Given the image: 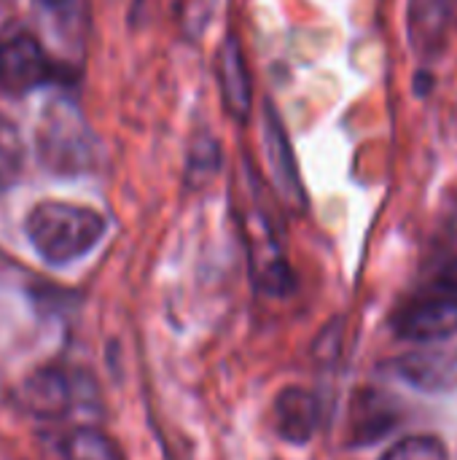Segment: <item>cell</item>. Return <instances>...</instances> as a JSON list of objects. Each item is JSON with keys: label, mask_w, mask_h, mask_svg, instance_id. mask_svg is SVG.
Returning <instances> with one entry per match:
<instances>
[{"label": "cell", "mask_w": 457, "mask_h": 460, "mask_svg": "<svg viewBox=\"0 0 457 460\" xmlns=\"http://www.w3.org/2000/svg\"><path fill=\"white\" fill-rule=\"evenodd\" d=\"M105 218L83 205L46 199L24 218V234L32 251L54 267H65L86 256L105 234Z\"/></svg>", "instance_id": "obj_1"}, {"label": "cell", "mask_w": 457, "mask_h": 460, "mask_svg": "<svg viewBox=\"0 0 457 460\" xmlns=\"http://www.w3.org/2000/svg\"><path fill=\"white\" fill-rule=\"evenodd\" d=\"M457 0H412L409 3V40L420 57H436L447 46L455 22Z\"/></svg>", "instance_id": "obj_12"}, {"label": "cell", "mask_w": 457, "mask_h": 460, "mask_svg": "<svg viewBox=\"0 0 457 460\" xmlns=\"http://www.w3.org/2000/svg\"><path fill=\"white\" fill-rule=\"evenodd\" d=\"M24 167V143L11 119L0 113V194H5L19 178Z\"/></svg>", "instance_id": "obj_15"}, {"label": "cell", "mask_w": 457, "mask_h": 460, "mask_svg": "<svg viewBox=\"0 0 457 460\" xmlns=\"http://www.w3.org/2000/svg\"><path fill=\"white\" fill-rule=\"evenodd\" d=\"M38 162L59 178L89 175L100 162V143L83 113L65 97L51 100L35 129Z\"/></svg>", "instance_id": "obj_2"}, {"label": "cell", "mask_w": 457, "mask_h": 460, "mask_svg": "<svg viewBox=\"0 0 457 460\" xmlns=\"http://www.w3.org/2000/svg\"><path fill=\"white\" fill-rule=\"evenodd\" d=\"M218 164H221V148L215 146V140L199 137L197 146L191 148V156H189V175L197 178V183H202L210 175H215Z\"/></svg>", "instance_id": "obj_17"}, {"label": "cell", "mask_w": 457, "mask_h": 460, "mask_svg": "<svg viewBox=\"0 0 457 460\" xmlns=\"http://www.w3.org/2000/svg\"><path fill=\"white\" fill-rule=\"evenodd\" d=\"M32 11L46 43H51L62 54L83 51L89 30L86 0H32Z\"/></svg>", "instance_id": "obj_9"}, {"label": "cell", "mask_w": 457, "mask_h": 460, "mask_svg": "<svg viewBox=\"0 0 457 460\" xmlns=\"http://www.w3.org/2000/svg\"><path fill=\"white\" fill-rule=\"evenodd\" d=\"M215 0H180V24L189 35H202L213 16Z\"/></svg>", "instance_id": "obj_18"}, {"label": "cell", "mask_w": 457, "mask_h": 460, "mask_svg": "<svg viewBox=\"0 0 457 460\" xmlns=\"http://www.w3.org/2000/svg\"><path fill=\"white\" fill-rule=\"evenodd\" d=\"M393 372L409 388L431 396H444L457 391V350L455 348H423L404 353L393 361Z\"/></svg>", "instance_id": "obj_6"}, {"label": "cell", "mask_w": 457, "mask_h": 460, "mask_svg": "<svg viewBox=\"0 0 457 460\" xmlns=\"http://www.w3.org/2000/svg\"><path fill=\"white\" fill-rule=\"evenodd\" d=\"M51 78V62L38 35L24 27L0 32V92L22 97Z\"/></svg>", "instance_id": "obj_4"}, {"label": "cell", "mask_w": 457, "mask_h": 460, "mask_svg": "<svg viewBox=\"0 0 457 460\" xmlns=\"http://www.w3.org/2000/svg\"><path fill=\"white\" fill-rule=\"evenodd\" d=\"M399 340L407 342H442L457 332V294L442 280L434 288L420 291L417 296L407 299L391 321Z\"/></svg>", "instance_id": "obj_3"}, {"label": "cell", "mask_w": 457, "mask_h": 460, "mask_svg": "<svg viewBox=\"0 0 457 460\" xmlns=\"http://www.w3.org/2000/svg\"><path fill=\"white\" fill-rule=\"evenodd\" d=\"M431 89H434V73H431L428 67L417 70V73H415V94H417V97H428Z\"/></svg>", "instance_id": "obj_19"}, {"label": "cell", "mask_w": 457, "mask_h": 460, "mask_svg": "<svg viewBox=\"0 0 457 460\" xmlns=\"http://www.w3.org/2000/svg\"><path fill=\"white\" fill-rule=\"evenodd\" d=\"M75 399L73 380L65 369L57 367H43L32 372L16 391L19 407L40 420H59L70 412Z\"/></svg>", "instance_id": "obj_8"}, {"label": "cell", "mask_w": 457, "mask_h": 460, "mask_svg": "<svg viewBox=\"0 0 457 460\" xmlns=\"http://www.w3.org/2000/svg\"><path fill=\"white\" fill-rule=\"evenodd\" d=\"M264 148H267V162H269L272 181H275L280 197L296 210L307 208V197H304L294 148H291L288 132L283 127V119L277 116L272 102H267V108H264Z\"/></svg>", "instance_id": "obj_7"}, {"label": "cell", "mask_w": 457, "mask_h": 460, "mask_svg": "<svg viewBox=\"0 0 457 460\" xmlns=\"http://www.w3.org/2000/svg\"><path fill=\"white\" fill-rule=\"evenodd\" d=\"M321 423V407L312 391L288 385L275 399V429L288 445H307Z\"/></svg>", "instance_id": "obj_13"}, {"label": "cell", "mask_w": 457, "mask_h": 460, "mask_svg": "<svg viewBox=\"0 0 457 460\" xmlns=\"http://www.w3.org/2000/svg\"><path fill=\"white\" fill-rule=\"evenodd\" d=\"M215 75H218L224 105L232 113V119L248 121L253 108V86H250V73L242 46L234 35H226L215 54Z\"/></svg>", "instance_id": "obj_11"}, {"label": "cell", "mask_w": 457, "mask_h": 460, "mask_svg": "<svg viewBox=\"0 0 457 460\" xmlns=\"http://www.w3.org/2000/svg\"><path fill=\"white\" fill-rule=\"evenodd\" d=\"M380 460H450V450L434 434H412L388 447Z\"/></svg>", "instance_id": "obj_16"}, {"label": "cell", "mask_w": 457, "mask_h": 460, "mask_svg": "<svg viewBox=\"0 0 457 460\" xmlns=\"http://www.w3.org/2000/svg\"><path fill=\"white\" fill-rule=\"evenodd\" d=\"M401 410L393 402V396L364 388L356 394L350 407V426H347V442L353 447H369L380 439H385L399 426Z\"/></svg>", "instance_id": "obj_10"}, {"label": "cell", "mask_w": 457, "mask_h": 460, "mask_svg": "<svg viewBox=\"0 0 457 460\" xmlns=\"http://www.w3.org/2000/svg\"><path fill=\"white\" fill-rule=\"evenodd\" d=\"M62 458L65 460H127L124 450L113 437H108L100 429H73L62 442Z\"/></svg>", "instance_id": "obj_14"}, {"label": "cell", "mask_w": 457, "mask_h": 460, "mask_svg": "<svg viewBox=\"0 0 457 460\" xmlns=\"http://www.w3.org/2000/svg\"><path fill=\"white\" fill-rule=\"evenodd\" d=\"M245 245L253 286L269 296H286L294 288L291 264L280 248V240L264 213H250L245 218Z\"/></svg>", "instance_id": "obj_5"}]
</instances>
